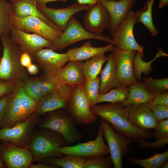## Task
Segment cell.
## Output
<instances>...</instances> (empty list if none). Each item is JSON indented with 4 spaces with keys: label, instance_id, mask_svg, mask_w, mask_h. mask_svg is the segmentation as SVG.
I'll return each instance as SVG.
<instances>
[{
    "label": "cell",
    "instance_id": "cell-1",
    "mask_svg": "<svg viewBox=\"0 0 168 168\" xmlns=\"http://www.w3.org/2000/svg\"><path fill=\"white\" fill-rule=\"evenodd\" d=\"M93 113L109 123L116 132L125 136L136 142L139 139H149L153 133L149 130L139 129L128 120L126 110L119 103H112L103 105H95L90 107Z\"/></svg>",
    "mask_w": 168,
    "mask_h": 168
},
{
    "label": "cell",
    "instance_id": "cell-2",
    "mask_svg": "<svg viewBox=\"0 0 168 168\" xmlns=\"http://www.w3.org/2000/svg\"><path fill=\"white\" fill-rule=\"evenodd\" d=\"M0 39L3 53L0 60V79L8 81H26L30 77L20 63V56L23 53L21 48L9 34H2Z\"/></svg>",
    "mask_w": 168,
    "mask_h": 168
},
{
    "label": "cell",
    "instance_id": "cell-3",
    "mask_svg": "<svg viewBox=\"0 0 168 168\" xmlns=\"http://www.w3.org/2000/svg\"><path fill=\"white\" fill-rule=\"evenodd\" d=\"M35 129L27 148L34 161L41 162L45 158L61 157L60 147L67 145L63 136L56 131L46 128Z\"/></svg>",
    "mask_w": 168,
    "mask_h": 168
},
{
    "label": "cell",
    "instance_id": "cell-4",
    "mask_svg": "<svg viewBox=\"0 0 168 168\" xmlns=\"http://www.w3.org/2000/svg\"><path fill=\"white\" fill-rule=\"evenodd\" d=\"M64 109L47 112L37 125L39 128H48L61 134L67 145L82 139V133L75 127L70 116Z\"/></svg>",
    "mask_w": 168,
    "mask_h": 168
},
{
    "label": "cell",
    "instance_id": "cell-5",
    "mask_svg": "<svg viewBox=\"0 0 168 168\" xmlns=\"http://www.w3.org/2000/svg\"><path fill=\"white\" fill-rule=\"evenodd\" d=\"M96 39L112 43L110 36L97 35L87 31L74 16L69 20L65 30L58 39L48 48L54 51L62 50L75 43L83 40Z\"/></svg>",
    "mask_w": 168,
    "mask_h": 168
},
{
    "label": "cell",
    "instance_id": "cell-6",
    "mask_svg": "<svg viewBox=\"0 0 168 168\" xmlns=\"http://www.w3.org/2000/svg\"><path fill=\"white\" fill-rule=\"evenodd\" d=\"M40 115L35 112L12 127L1 128L0 140L10 142L18 147L27 148Z\"/></svg>",
    "mask_w": 168,
    "mask_h": 168
},
{
    "label": "cell",
    "instance_id": "cell-7",
    "mask_svg": "<svg viewBox=\"0 0 168 168\" xmlns=\"http://www.w3.org/2000/svg\"><path fill=\"white\" fill-rule=\"evenodd\" d=\"M66 110L76 125L92 123L97 119L91 110L83 92V85L73 86Z\"/></svg>",
    "mask_w": 168,
    "mask_h": 168
},
{
    "label": "cell",
    "instance_id": "cell-8",
    "mask_svg": "<svg viewBox=\"0 0 168 168\" xmlns=\"http://www.w3.org/2000/svg\"><path fill=\"white\" fill-rule=\"evenodd\" d=\"M103 136L106 141L110 157L114 168H123L122 158L128 152L129 146L132 143L130 138L116 132L110 124L100 118Z\"/></svg>",
    "mask_w": 168,
    "mask_h": 168
},
{
    "label": "cell",
    "instance_id": "cell-9",
    "mask_svg": "<svg viewBox=\"0 0 168 168\" xmlns=\"http://www.w3.org/2000/svg\"><path fill=\"white\" fill-rule=\"evenodd\" d=\"M12 21L13 25L17 28L39 35L52 43L55 42L62 33V31L53 28L37 17H19L14 14L12 16Z\"/></svg>",
    "mask_w": 168,
    "mask_h": 168
},
{
    "label": "cell",
    "instance_id": "cell-10",
    "mask_svg": "<svg viewBox=\"0 0 168 168\" xmlns=\"http://www.w3.org/2000/svg\"><path fill=\"white\" fill-rule=\"evenodd\" d=\"M136 22L134 12L130 10L126 18L118 26L113 38L112 44L119 49L138 51L145 59L144 47L137 43L133 35V27Z\"/></svg>",
    "mask_w": 168,
    "mask_h": 168
},
{
    "label": "cell",
    "instance_id": "cell-11",
    "mask_svg": "<svg viewBox=\"0 0 168 168\" xmlns=\"http://www.w3.org/2000/svg\"><path fill=\"white\" fill-rule=\"evenodd\" d=\"M60 153L64 155L86 157L92 156H106L110 153L108 146L103 138V128L99 127L97 137L94 140L86 142H78L75 145L64 146L59 149Z\"/></svg>",
    "mask_w": 168,
    "mask_h": 168
},
{
    "label": "cell",
    "instance_id": "cell-12",
    "mask_svg": "<svg viewBox=\"0 0 168 168\" xmlns=\"http://www.w3.org/2000/svg\"><path fill=\"white\" fill-rule=\"evenodd\" d=\"M0 157L8 168H30L34 161L27 148L18 147L6 141H2L0 144Z\"/></svg>",
    "mask_w": 168,
    "mask_h": 168
},
{
    "label": "cell",
    "instance_id": "cell-13",
    "mask_svg": "<svg viewBox=\"0 0 168 168\" xmlns=\"http://www.w3.org/2000/svg\"><path fill=\"white\" fill-rule=\"evenodd\" d=\"M73 86L62 84L56 90L44 96L37 103L35 112L41 115L59 109L66 110L68 102L72 94Z\"/></svg>",
    "mask_w": 168,
    "mask_h": 168
},
{
    "label": "cell",
    "instance_id": "cell-14",
    "mask_svg": "<svg viewBox=\"0 0 168 168\" xmlns=\"http://www.w3.org/2000/svg\"><path fill=\"white\" fill-rule=\"evenodd\" d=\"M43 74L53 75L69 61L67 53H57L49 48H41L31 56Z\"/></svg>",
    "mask_w": 168,
    "mask_h": 168
},
{
    "label": "cell",
    "instance_id": "cell-15",
    "mask_svg": "<svg viewBox=\"0 0 168 168\" xmlns=\"http://www.w3.org/2000/svg\"><path fill=\"white\" fill-rule=\"evenodd\" d=\"M83 18L84 27L93 34L102 35L108 29L110 16L106 8L99 1L86 10Z\"/></svg>",
    "mask_w": 168,
    "mask_h": 168
},
{
    "label": "cell",
    "instance_id": "cell-16",
    "mask_svg": "<svg viewBox=\"0 0 168 168\" xmlns=\"http://www.w3.org/2000/svg\"><path fill=\"white\" fill-rule=\"evenodd\" d=\"M136 51L125 50L115 47L112 52L117 77L122 85L129 86L137 81L133 73V61Z\"/></svg>",
    "mask_w": 168,
    "mask_h": 168
},
{
    "label": "cell",
    "instance_id": "cell-17",
    "mask_svg": "<svg viewBox=\"0 0 168 168\" xmlns=\"http://www.w3.org/2000/svg\"><path fill=\"white\" fill-rule=\"evenodd\" d=\"M127 118L137 128L150 130L156 125L158 120L151 110L145 104H131L123 108Z\"/></svg>",
    "mask_w": 168,
    "mask_h": 168
},
{
    "label": "cell",
    "instance_id": "cell-18",
    "mask_svg": "<svg viewBox=\"0 0 168 168\" xmlns=\"http://www.w3.org/2000/svg\"><path fill=\"white\" fill-rule=\"evenodd\" d=\"M10 33L12 40L20 47L23 52L31 56L39 49L48 48L52 43L39 35L25 32L13 26Z\"/></svg>",
    "mask_w": 168,
    "mask_h": 168
},
{
    "label": "cell",
    "instance_id": "cell-19",
    "mask_svg": "<svg viewBox=\"0 0 168 168\" xmlns=\"http://www.w3.org/2000/svg\"><path fill=\"white\" fill-rule=\"evenodd\" d=\"M109 13L110 21L108 29L113 38L120 23L126 18L136 0H99Z\"/></svg>",
    "mask_w": 168,
    "mask_h": 168
},
{
    "label": "cell",
    "instance_id": "cell-20",
    "mask_svg": "<svg viewBox=\"0 0 168 168\" xmlns=\"http://www.w3.org/2000/svg\"><path fill=\"white\" fill-rule=\"evenodd\" d=\"M91 5L74 3L68 7L62 8H53L47 7H37L53 23L63 31L71 18L77 13L86 10Z\"/></svg>",
    "mask_w": 168,
    "mask_h": 168
},
{
    "label": "cell",
    "instance_id": "cell-21",
    "mask_svg": "<svg viewBox=\"0 0 168 168\" xmlns=\"http://www.w3.org/2000/svg\"><path fill=\"white\" fill-rule=\"evenodd\" d=\"M83 63V61L69 60L52 75L62 84L73 86L82 85L86 81L82 72Z\"/></svg>",
    "mask_w": 168,
    "mask_h": 168
},
{
    "label": "cell",
    "instance_id": "cell-22",
    "mask_svg": "<svg viewBox=\"0 0 168 168\" xmlns=\"http://www.w3.org/2000/svg\"><path fill=\"white\" fill-rule=\"evenodd\" d=\"M114 46L112 43H110L103 47H95L92 45L90 40H88L80 47L69 49L66 53L69 60H87L96 56L105 54L107 52H112L115 48Z\"/></svg>",
    "mask_w": 168,
    "mask_h": 168
},
{
    "label": "cell",
    "instance_id": "cell-23",
    "mask_svg": "<svg viewBox=\"0 0 168 168\" xmlns=\"http://www.w3.org/2000/svg\"><path fill=\"white\" fill-rule=\"evenodd\" d=\"M12 3L14 15L16 16L19 17L27 16L37 17L53 28L61 30L37 7V0H16Z\"/></svg>",
    "mask_w": 168,
    "mask_h": 168
},
{
    "label": "cell",
    "instance_id": "cell-24",
    "mask_svg": "<svg viewBox=\"0 0 168 168\" xmlns=\"http://www.w3.org/2000/svg\"><path fill=\"white\" fill-rule=\"evenodd\" d=\"M106 62L105 66L100 72L99 95L122 85L117 76L115 62L112 52L108 56Z\"/></svg>",
    "mask_w": 168,
    "mask_h": 168
},
{
    "label": "cell",
    "instance_id": "cell-25",
    "mask_svg": "<svg viewBox=\"0 0 168 168\" xmlns=\"http://www.w3.org/2000/svg\"><path fill=\"white\" fill-rule=\"evenodd\" d=\"M128 99L119 103L123 108L131 104H145L152 102L155 95L150 92L142 82L137 81L128 86Z\"/></svg>",
    "mask_w": 168,
    "mask_h": 168
},
{
    "label": "cell",
    "instance_id": "cell-26",
    "mask_svg": "<svg viewBox=\"0 0 168 168\" xmlns=\"http://www.w3.org/2000/svg\"><path fill=\"white\" fill-rule=\"evenodd\" d=\"M23 85L13 92L0 128L12 127L19 121L21 111L20 90Z\"/></svg>",
    "mask_w": 168,
    "mask_h": 168
},
{
    "label": "cell",
    "instance_id": "cell-27",
    "mask_svg": "<svg viewBox=\"0 0 168 168\" xmlns=\"http://www.w3.org/2000/svg\"><path fill=\"white\" fill-rule=\"evenodd\" d=\"M163 56L168 57V54L161 48H158L154 58L148 62H146L143 60L141 53L137 51L133 59V66L134 75L137 81L141 82L142 73L147 76L152 72L153 62L158 58Z\"/></svg>",
    "mask_w": 168,
    "mask_h": 168
},
{
    "label": "cell",
    "instance_id": "cell-28",
    "mask_svg": "<svg viewBox=\"0 0 168 168\" xmlns=\"http://www.w3.org/2000/svg\"><path fill=\"white\" fill-rule=\"evenodd\" d=\"M155 1L148 0L142 9L134 12L136 22L142 23L153 36H156L159 33L154 24L152 19V9Z\"/></svg>",
    "mask_w": 168,
    "mask_h": 168
},
{
    "label": "cell",
    "instance_id": "cell-29",
    "mask_svg": "<svg viewBox=\"0 0 168 168\" xmlns=\"http://www.w3.org/2000/svg\"><path fill=\"white\" fill-rule=\"evenodd\" d=\"M108 57L102 54L92 57L83 63L82 72L86 80L97 77L100 72L103 64L107 61Z\"/></svg>",
    "mask_w": 168,
    "mask_h": 168
},
{
    "label": "cell",
    "instance_id": "cell-30",
    "mask_svg": "<svg viewBox=\"0 0 168 168\" xmlns=\"http://www.w3.org/2000/svg\"><path fill=\"white\" fill-rule=\"evenodd\" d=\"M61 157L52 156L44 158L41 162L63 168H82L86 158L65 155Z\"/></svg>",
    "mask_w": 168,
    "mask_h": 168
},
{
    "label": "cell",
    "instance_id": "cell-31",
    "mask_svg": "<svg viewBox=\"0 0 168 168\" xmlns=\"http://www.w3.org/2000/svg\"><path fill=\"white\" fill-rule=\"evenodd\" d=\"M14 14L12 3L0 0V39L3 34H9L13 26L12 16Z\"/></svg>",
    "mask_w": 168,
    "mask_h": 168
},
{
    "label": "cell",
    "instance_id": "cell-32",
    "mask_svg": "<svg viewBox=\"0 0 168 168\" xmlns=\"http://www.w3.org/2000/svg\"><path fill=\"white\" fill-rule=\"evenodd\" d=\"M129 92L128 87L122 84L105 94L99 95L96 103L103 102L120 103L128 99Z\"/></svg>",
    "mask_w": 168,
    "mask_h": 168
},
{
    "label": "cell",
    "instance_id": "cell-33",
    "mask_svg": "<svg viewBox=\"0 0 168 168\" xmlns=\"http://www.w3.org/2000/svg\"><path fill=\"white\" fill-rule=\"evenodd\" d=\"M130 165L139 166L144 168H160L168 159V150L160 153H156L151 157L146 159H138L128 157Z\"/></svg>",
    "mask_w": 168,
    "mask_h": 168
},
{
    "label": "cell",
    "instance_id": "cell-34",
    "mask_svg": "<svg viewBox=\"0 0 168 168\" xmlns=\"http://www.w3.org/2000/svg\"><path fill=\"white\" fill-rule=\"evenodd\" d=\"M31 78L45 95L55 90L62 84L52 75L43 74Z\"/></svg>",
    "mask_w": 168,
    "mask_h": 168
},
{
    "label": "cell",
    "instance_id": "cell-35",
    "mask_svg": "<svg viewBox=\"0 0 168 168\" xmlns=\"http://www.w3.org/2000/svg\"><path fill=\"white\" fill-rule=\"evenodd\" d=\"M100 82V77L97 76L93 78L86 80L83 84V92L90 107L97 104V100L99 96Z\"/></svg>",
    "mask_w": 168,
    "mask_h": 168
},
{
    "label": "cell",
    "instance_id": "cell-36",
    "mask_svg": "<svg viewBox=\"0 0 168 168\" xmlns=\"http://www.w3.org/2000/svg\"><path fill=\"white\" fill-rule=\"evenodd\" d=\"M142 80L146 89L155 96L168 91V77L154 79L143 77Z\"/></svg>",
    "mask_w": 168,
    "mask_h": 168
},
{
    "label": "cell",
    "instance_id": "cell-37",
    "mask_svg": "<svg viewBox=\"0 0 168 168\" xmlns=\"http://www.w3.org/2000/svg\"><path fill=\"white\" fill-rule=\"evenodd\" d=\"M23 86L21 87L20 90L21 111L19 121L26 119L35 112L37 105V103L25 93Z\"/></svg>",
    "mask_w": 168,
    "mask_h": 168
},
{
    "label": "cell",
    "instance_id": "cell-38",
    "mask_svg": "<svg viewBox=\"0 0 168 168\" xmlns=\"http://www.w3.org/2000/svg\"><path fill=\"white\" fill-rule=\"evenodd\" d=\"M85 158L82 168H112L113 166L110 156H96Z\"/></svg>",
    "mask_w": 168,
    "mask_h": 168
},
{
    "label": "cell",
    "instance_id": "cell-39",
    "mask_svg": "<svg viewBox=\"0 0 168 168\" xmlns=\"http://www.w3.org/2000/svg\"><path fill=\"white\" fill-rule=\"evenodd\" d=\"M23 87L25 93L37 103L45 95L30 77L24 82Z\"/></svg>",
    "mask_w": 168,
    "mask_h": 168
},
{
    "label": "cell",
    "instance_id": "cell-40",
    "mask_svg": "<svg viewBox=\"0 0 168 168\" xmlns=\"http://www.w3.org/2000/svg\"><path fill=\"white\" fill-rule=\"evenodd\" d=\"M24 82L21 80L8 81L0 79V98L23 85Z\"/></svg>",
    "mask_w": 168,
    "mask_h": 168
},
{
    "label": "cell",
    "instance_id": "cell-41",
    "mask_svg": "<svg viewBox=\"0 0 168 168\" xmlns=\"http://www.w3.org/2000/svg\"><path fill=\"white\" fill-rule=\"evenodd\" d=\"M156 116L158 121L168 118V106L160 104H154L152 102L145 104Z\"/></svg>",
    "mask_w": 168,
    "mask_h": 168
},
{
    "label": "cell",
    "instance_id": "cell-42",
    "mask_svg": "<svg viewBox=\"0 0 168 168\" xmlns=\"http://www.w3.org/2000/svg\"><path fill=\"white\" fill-rule=\"evenodd\" d=\"M154 129L153 137L156 140L168 137V119L158 121Z\"/></svg>",
    "mask_w": 168,
    "mask_h": 168
},
{
    "label": "cell",
    "instance_id": "cell-43",
    "mask_svg": "<svg viewBox=\"0 0 168 168\" xmlns=\"http://www.w3.org/2000/svg\"><path fill=\"white\" fill-rule=\"evenodd\" d=\"M144 139H138L136 142L139 144L138 148L151 147L152 148H164L168 143V137L156 140L154 142H147Z\"/></svg>",
    "mask_w": 168,
    "mask_h": 168
},
{
    "label": "cell",
    "instance_id": "cell-44",
    "mask_svg": "<svg viewBox=\"0 0 168 168\" xmlns=\"http://www.w3.org/2000/svg\"><path fill=\"white\" fill-rule=\"evenodd\" d=\"M13 92L6 95L0 98V128L5 116L8 105L12 97Z\"/></svg>",
    "mask_w": 168,
    "mask_h": 168
},
{
    "label": "cell",
    "instance_id": "cell-45",
    "mask_svg": "<svg viewBox=\"0 0 168 168\" xmlns=\"http://www.w3.org/2000/svg\"><path fill=\"white\" fill-rule=\"evenodd\" d=\"M151 102L154 104L168 106V91L155 96Z\"/></svg>",
    "mask_w": 168,
    "mask_h": 168
},
{
    "label": "cell",
    "instance_id": "cell-46",
    "mask_svg": "<svg viewBox=\"0 0 168 168\" xmlns=\"http://www.w3.org/2000/svg\"><path fill=\"white\" fill-rule=\"evenodd\" d=\"M32 59L31 56L26 53H22L20 58V63L24 67L26 68L31 63Z\"/></svg>",
    "mask_w": 168,
    "mask_h": 168
},
{
    "label": "cell",
    "instance_id": "cell-47",
    "mask_svg": "<svg viewBox=\"0 0 168 168\" xmlns=\"http://www.w3.org/2000/svg\"><path fill=\"white\" fill-rule=\"evenodd\" d=\"M36 165L32 164L30 165V168H58L57 166L45 163L42 162Z\"/></svg>",
    "mask_w": 168,
    "mask_h": 168
},
{
    "label": "cell",
    "instance_id": "cell-48",
    "mask_svg": "<svg viewBox=\"0 0 168 168\" xmlns=\"http://www.w3.org/2000/svg\"><path fill=\"white\" fill-rule=\"evenodd\" d=\"M27 71L31 75H35L39 72V68L37 65L31 63L26 67Z\"/></svg>",
    "mask_w": 168,
    "mask_h": 168
},
{
    "label": "cell",
    "instance_id": "cell-49",
    "mask_svg": "<svg viewBox=\"0 0 168 168\" xmlns=\"http://www.w3.org/2000/svg\"><path fill=\"white\" fill-rule=\"evenodd\" d=\"M61 1L65 2L66 0H37V6L40 7H45L46 6L47 3L50 2L55 1Z\"/></svg>",
    "mask_w": 168,
    "mask_h": 168
},
{
    "label": "cell",
    "instance_id": "cell-50",
    "mask_svg": "<svg viewBox=\"0 0 168 168\" xmlns=\"http://www.w3.org/2000/svg\"><path fill=\"white\" fill-rule=\"evenodd\" d=\"M77 3L81 4L92 5L99 1V0H76Z\"/></svg>",
    "mask_w": 168,
    "mask_h": 168
},
{
    "label": "cell",
    "instance_id": "cell-51",
    "mask_svg": "<svg viewBox=\"0 0 168 168\" xmlns=\"http://www.w3.org/2000/svg\"><path fill=\"white\" fill-rule=\"evenodd\" d=\"M168 5V0H159L158 8L160 9L166 7Z\"/></svg>",
    "mask_w": 168,
    "mask_h": 168
},
{
    "label": "cell",
    "instance_id": "cell-52",
    "mask_svg": "<svg viewBox=\"0 0 168 168\" xmlns=\"http://www.w3.org/2000/svg\"><path fill=\"white\" fill-rule=\"evenodd\" d=\"M161 168H168V161H167L164 162L162 165Z\"/></svg>",
    "mask_w": 168,
    "mask_h": 168
},
{
    "label": "cell",
    "instance_id": "cell-53",
    "mask_svg": "<svg viewBox=\"0 0 168 168\" xmlns=\"http://www.w3.org/2000/svg\"><path fill=\"white\" fill-rule=\"evenodd\" d=\"M6 168V167L5 166V165L4 164V163H3L2 160H1V159L0 157V168Z\"/></svg>",
    "mask_w": 168,
    "mask_h": 168
},
{
    "label": "cell",
    "instance_id": "cell-54",
    "mask_svg": "<svg viewBox=\"0 0 168 168\" xmlns=\"http://www.w3.org/2000/svg\"><path fill=\"white\" fill-rule=\"evenodd\" d=\"M9 0L12 2H13L16 1V0Z\"/></svg>",
    "mask_w": 168,
    "mask_h": 168
},
{
    "label": "cell",
    "instance_id": "cell-55",
    "mask_svg": "<svg viewBox=\"0 0 168 168\" xmlns=\"http://www.w3.org/2000/svg\"><path fill=\"white\" fill-rule=\"evenodd\" d=\"M108 0L110 1V0Z\"/></svg>",
    "mask_w": 168,
    "mask_h": 168
}]
</instances>
